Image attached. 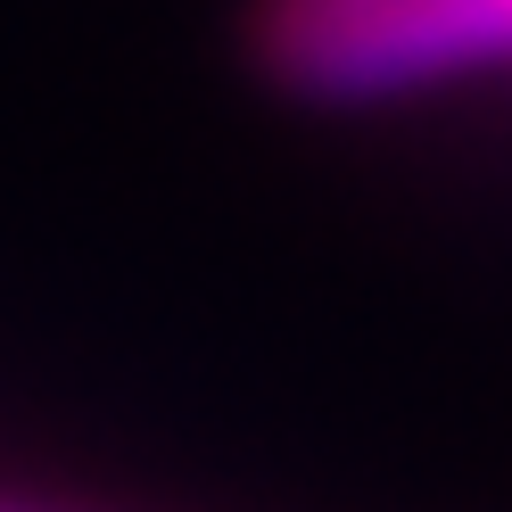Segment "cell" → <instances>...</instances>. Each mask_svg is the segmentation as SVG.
<instances>
[{
	"mask_svg": "<svg viewBox=\"0 0 512 512\" xmlns=\"http://www.w3.org/2000/svg\"><path fill=\"white\" fill-rule=\"evenodd\" d=\"M265 67L306 100L364 108L512 67V50L488 0H273Z\"/></svg>",
	"mask_w": 512,
	"mask_h": 512,
	"instance_id": "cell-1",
	"label": "cell"
},
{
	"mask_svg": "<svg viewBox=\"0 0 512 512\" xmlns=\"http://www.w3.org/2000/svg\"><path fill=\"white\" fill-rule=\"evenodd\" d=\"M488 9H496V25H504V50H512V0H488Z\"/></svg>",
	"mask_w": 512,
	"mask_h": 512,
	"instance_id": "cell-2",
	"label": "cell"
}]
</instances>
